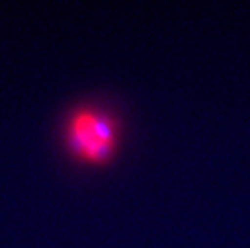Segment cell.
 <instances>
[{"label": "cell", "mask_w": 250, "mask_h": 248, "mask_svg": "<svg viewBox=\"0 0 250 248\" xmlns=\"http://www.w3.org/2000/svg\"><path fill=\"white\" fill-rule=\"evenodd\" d=\"M63 145L84 163H104L113 155L120 140V123L110 110L84 103L74 107L63 121Z\"/></svg>", "instance_id": "6da1fadb"}]
</instances>
